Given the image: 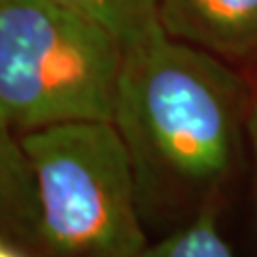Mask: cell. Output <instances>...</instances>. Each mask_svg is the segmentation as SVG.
I'll return each instance as SVG.
<instances>
[{
  "mask_svg": "<svg viewBox=\"0 0 257 257\" xmlns=\"http://www.w3.org/2000/svg\"><path fill=\"white\" fill-rule=\"evenodd\" d=\"M253 97L225 59L158 31L124 52L112 124L128 149L143 223L168 232L219 208Z\"/></svg>",
  "mask_w": 257,
  "mask_h": 257,
  "instance_id": "6da1fadb",
  "label": "cell"
},
{
  "mask_svg": "<svg viewBox=\"0 0 257 257\" xmlns=\"http://www.w3.org/2000/svg\"><path fill=\"white\" fill-rule=\"evenodd\" d=\"M124 48L55 0L0 2V120L19 132L112 122Z\"/></svg>",
  "mask_w": 257,
  "mask_h": 257,
  "instance_id": "7a4b0ae2",
  "label": "cell"
},
{
  "mask_svg": "<svg viewBox=\"0 0 257 257\" xmlns=\"http://www.w3.org/2000/svg\"><path fill=\"white\" fill-rule=\"evenodd\" d=\"M37 181L42 246L57 257H141L149 246L128 149L112 122L21 136Z\"/></svg>",
  "mask_w": 257,
  "mask_h": 257,
  "instance_id": "3957f363",
  "label": "cell"
},
{
  "mask_svg": "<svg viewBox=\"0 0 257 257\" xmlns=\"http://www.w3.org/2000/svg\"><path fill=\"white\" fill-rule=\"evenodd\" d=\"M168 37L225 61H257V0H160Z\"/></svg>",
  "mask_w": 257,
  "mask_h": 257,
  "instance_id": "277c9868",
  "label": "cell"
},
{
  "mask_svg": "<svg viewBox=\"0 0 257 257\" xmlns=\"http://www.w3.org/2000/svg\"><path fill=\"white\" fill-rule=\"evenodd\" d=\"M0 234L21 246H42L37 181L14 130L0 120ZM44 248V246H42Z\"/></svg>",
  "mask_w": 257,
  "mask_h": 257,
  "instance_id": "5b68a950",
  "label": "cell"
},
{
  "mask_svg": "<svg viewBox=\"0 0 257 257\" xmlns=\"http://www.w3.org/2000/svg\"><path fill=\"white\" fill-rule=\"evenodd\" d=\"M92 19L118 40L124 52L156 35L160 0H55Z\"/></svg>",
  "mask_w": 257,
  "mask_h": 257,
  "instance_id": "8992f818",
  "label": "cell"
},
{
  "mask_svg": "<svg viewBox=\"0 0 257 257\" xmlns=\"http://www.w3.org/2000/svg\"><path fill=\"white\" fill-rule=\"evenodd\" d=\"M217 210L202 211L198 217L145 248L141 257H236L217 230Z\"/></svg>",
  "mask_w": 257,
  "mask_h": 257,
  "instance_id": "52a82bcc",
  "label": "cell"
},
{
  "mask_svg": "<svg viewBox=\"0 0 257 257\" xmlns=\"http://www.w3.org/2000/svg\"><path fill=\"white\" fill-rule=\"evenodd\" d=\"M248 143L253 156V217H255V232H257V95L251 101L248 116Z\"/></svg>",
  "mask_w": 257,
  "mask_h": 257,
  "instance_id": "ba28073f",
  "label": "cell"
},
{
  "mask_svg": "<svg viewBox=\"0 0 257 257\" xmlns=\"http://www.w3.org/2000/svg\"><path fill=\"white\" fill-rule=\"evenodd\" d=\"M0 257H25L19 249L10 248V246H2L0 248Z\"/></svg>",
  "mask_w": 257,
  "mask_h": 257,
  "instance_id": "9c48e42d",
  "label": "cell"
},
{
  "mask_svg": "<svg viewBox=\"0 0 257 257\" xmlns=\"http://www.w3.org/2000/svg\"><path fill=\"white\" fill-rule=\"evenodd\" d=\"M2 240H4V236H2V234H0V248H2V246H4V242H2Z\"/></svg>",
  "mask_w": 257,
  "mask_h": 257,
  "instance_id": "30bf717a",
  "label": "cell"
},
{
  "mask_svg": "<svg viewBox=\"0 0 257 257\" xmlns=\"http://www.w3.org/2000/svg\"><path fill=\"white\" fill-rule=\"evenodd\" d=\"M0 2H2V0H0Z\"/></svg>",
  "mask_w": 257,
  "mask_h": 257,
  "instance_id": "8fae6325",
  "label": "cell"
}]
</instances>
